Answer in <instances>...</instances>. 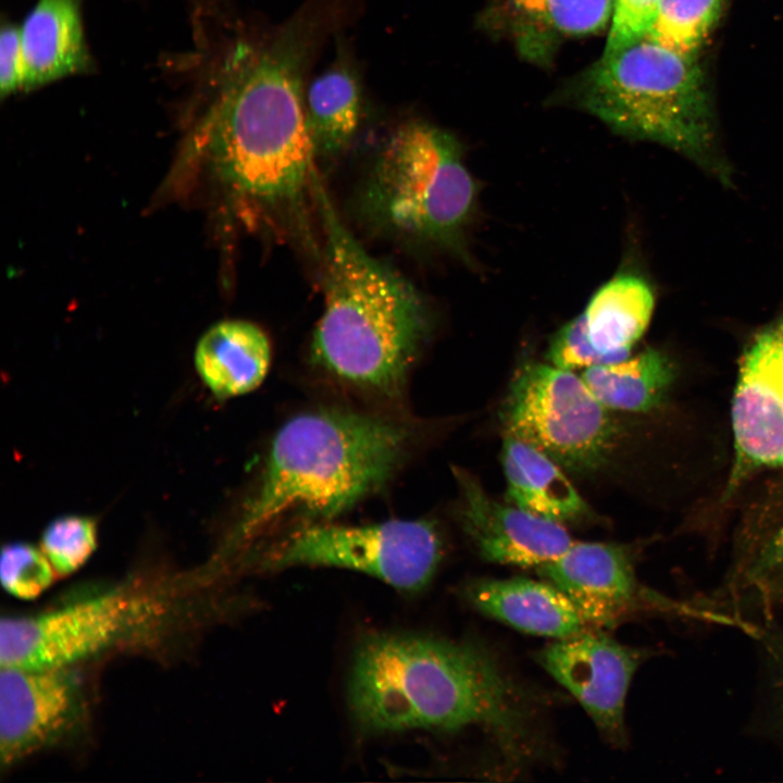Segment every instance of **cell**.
<instances>
[{
	"label": "cell",
	"mask_w": 783,
	"mask_h": 783,
	"mask_svg": "<svg viewBox=\"0 0 783 783\" xmlns=\"http://www.w3.org/2000/svg\"><path fill=\"white\" fill-rule=\"evenodd\" d=\"M315 198L324 228V308L313 333V361L356 388L398 397L431 332L426 302L361 246L320 183Z\"/></svg>",
	"instance_id": "cell-3"
},
{
	"label": "cell",
	"mask_w": 783,
	"mask_h": 783,
	"mask_svg": "<svg viewBox=\"0 0 783 783\" xmlns=\"http://www.w3.org/2000/svg\"><path fill=\"white\" fill-rule=\"evenodd\" d=\"M306 52L297 23L264 47H237L190 140L231 195L273 221L300 213L319 181L301 83Z\"/></svg>",
	"instance_id": "cell-2"
},
{
	"label": "cell",
	"mask_w": 783,
	"mask_h": 783,
	"mask_svg": "<svg viewBox=\"0 0 783 783\" xmlns=\"http://www.w3.org/2000/svg\"><path fill=\"white\" fill-rule=\"evenodd\" d=\"M304 110L316 152L336 153L348 146L359 127L362 92L356 71L337 60L312 80Z\"/></svg>",
	"instance_id": "cell-21"
},
{
	"label": "cell",
	"mask_w": 783,
	"mask_h": 783,
	"mask_svg": "<svg viewBox=\"0 0 783 783\" xmlns=\"http://www.w3.org/2000/svg\"><path fill=\"white\" fill-rule=\"evenodd\" d=\"M501 461L512 505L561 524L591 517L563 469L536 447L505 435Z\"/></svg>",
	"instance_id": "cell-17"
},
{
	"label": "cell",
	"mask_w": 783,
	"mask_h": 783,
	"mask_svg": "<svg viewBox=\"0 0 783 783\" xmlns=\"http://www.w3.org/2000/svg\"><path fill=\"white\" fill-rule=\"evenodd\" d=\"M546 359L557 368L572 372L606 363L591 344L581 313L557 331L548 345Z\"/></svg>",
	"instance_id": "cell-27"
},
{
	"label": "cell",
	"mask_w": 783,
	"mask_h": 783,
	"mask_svg": "<svg viewBox=\"0 0 783 783\" xmlns=\"http://www.w3.org/2000/svg\"><path fill=\"white\" fill-rule=\"evenodd\" d=\"M655 307L650 285L632 273L605 283L581 313L588 339L606 363L627 358L645 333Z\"/></svg>",
	"instance_id": "cell-19"
},
{
	"label": "cell",
	"mask_w": 783,
	"mask_h": 783,
	"mask_svg": "<svg viewBox=\"0 0 783 783\" xmlns=\"http://www.w3.org/2000/svg\"><path fill=\"white\" fill-rule=\"evenodd\" d=\"M580 375L606 408L637 413L661 405L676 370L668 355L649 348L617 362L592 365Z\"/></svg>",
	"instance_id": "cell-20"
},
{
	"label": "cell",
	"mask_w": 783,
	"mask_h": 783,
	"mask_svg": "<svg viewBox=\"0 0 783 783\" xmlns=\"http://www.w3.org/2000/svg\"><path fill=\"white\" fill-rule=\"evenodd\" d=\"M782 661H783V659H782Z\"/></svg>",
	"instance_id": "cell-30"
},
{
	"label": "cell",
	"mask_w": 783,
	"mask_h": 783,
	"mask_svg": "<svg viewBox=\"0 0 783 783\" xmlns=\"http://www.w3.org/2000/svg\"><path fill=\"white\" fill-rule=\"evenodd\" d=\"M24 55L20 27L3 25L0 34V94L10 96L24 90Z\"/></svg>",
	"instance_id": "cell-28"
},
{
	"label": "cell",
	"mask_w": 783,
	"mask_h": 783,
	"mask_svg": "<svg viewBox=\"0 0 783 783\" xmlns=\"http://www.w3.org/2000/svg\"><path fill=\"white\" fill-rule=\"evenodd\" d=\"M522 50L538 54L551 41L598 33L613 0H510Z\"/></svg>",
	"instance_id": "cell-22"
},
{
	"label": "cell",
	"mask_w": 783,
	"mask_h": 783,
	"mask_svg": "<svg viewBox=\"0 0 783 783\" xmlns=\"http://www.w3.org/2000/svg\"><path fill=\"white\" fill-rule=\"evenodd\" d=\"M137 599L100 594L0 623L1 668L67 669L114 642L136 616Z\"/></svg>",
	"instance_id": "cell-9"
},
{
	"label": "cell",
	"mask_w": 783,
	"mask_h": 783,
	"mask_svg": "<svg viewBox=\"0 0 783 783\" xmlns=\"http://www.w3.org/2000/svg\"><path fill=\"white\" fill-rule=\"evenodd\" d=\"M464 593L481 612L525 633L560 639L588 629L569 597L546 580L484 579Z\"/></svg>",
	"instance_id": "cell-15"
},
{
	"label": "cell",
	"mask_w": 783,
	"mask_h": 783,
	"mask_svg": "<svg viewBox=\"0 0 783 783\" xmlns=\"http://www.w3.org/2000/svg\"><path fill=\"white\" fill-rule=\"evenodd\" d=\"M757 574L763 579L766 576H775L776 579L781 574L778 582L783 576V526L778 531L760 557L757 563Z\"/></svg>",
	"instance_id": "cell-29"
},
{
	"label": "cell",
	"mask_w": 783,
	"mask_h": 783,
	"mask_svg": "<svg viewBox=\"0 0 783 783\" xmlns=\"http://www.w3.org/2000/svg\"><path fill=\"white\" fill-rule=\"evenodd\" d=\"M55 574L44 551L30 544L10 543L1 550V584L8 594L17 599L37 598L51 586Z\"/></svg>",
	"instance_id": "cell-25"
},
{
	"label": "cell",
	"mask_w": 783,
	"mask_h": 783,
	"mask_svg": "<svg viewBox=\"0 0 783 783\" xmlns=\"http://www.w3.org/2000/svg\"><path fill=\"white\" fill-rule=\"evenodd\" d=\"M642 656L587 629L556 639L537 654V661L575 697L600 733L620 745L625 741V699Z\"/></svg>",
	"instance_id": "cell-11"
},
{
	"label": "cell",
	"mask_w": 783,
	"mask_h": 783,
	"mask_svg": "<svg viewBox=\"0 0 783 783\" xmlns=\"http://www.w3.org/2000/svg\"><path fill=\"white\" fill-rule=\"evenodd\" d=\"M731 420L735 458L728 494L757 470H783V312L741 356Z\"/></svg>",
	"instance_id": "cell-10"
},
{
	"label": "cell",
	"mask_w": 783,
	"mask_h": 783,
	"mask_svg": "<svg viewBox=\"0 0 783 783\" xmlns=\"http://www.w3.org/2000/svg\"><path fill=\"white\" fill-rule=\"evenodd\" d=\"M476 187L459 142L426 122L399 126L372 163L360 210L398 240L463 253Z\"/></svg>",
	"instance_id": "cell-6"
},
{
	"label": "cell",
	"mask_w": 783,
	"mask_h": 783,
	"mask_svg": "<svg viewBox=\"0 0 783 783\" xmlns=\"http://www.w3.org/2000/svg\"><path fill=\"white\" fill-rule=\"evenodd\" d=\"M581 103L618 134L672 148L729 179L714 145L711 104L696 57L644 38L604 52L581 84Z\"/></svg>",
	"instance_id": "cell-5"
},
{
	"label": "cell",
	"mask_w": 783,
	"mask_h": 783,
	"mask_svg": "<svg viewBox=\"0 0 783 783\" xmlns=\"http://www.w3.org/2000/svg\"><path fill=\"white\" fill-rule=\"evenodd\" d=\"M411 432L394 420L343 409L303 412L275 434L241 523L254 533L288 513L328 520L381 488Z\"/></svg>",
	"instance_id": "cell-4"
},
{
	"label": "cell",
	"mask_w": 783,
	"mask_h": 783,
	"mask_svg": "<svg viewBox=\"0 0 783 783\" xmlns=\"http://www.w3.org/2000/svg\"><path fill=\"white\" fill-rule=\"evenodd\" d=\"M348 709L363 734L478 728L513 761L532 758L535 705L496 657L471 642L395 632L358 643Z\"/></svg>",
	"instance_id": "cell-1"
},
{
	"label": "cell",
	"mask_w": 783,
	"mask_h": 783,
	"mask_svg": "<svg viewBox=\"0 0 783 783\" xmlns=\"http://www.w3.org/2000/svg\"><path fill=\"white\" fill-rule=\"evenodd\" d=\"M725 0H660L647 38L689 57L699 50L717 25Z\"/></svg>",
	"instance_id": "cell-23"
},
{
	"label": "cell",
	"mask_w": 783,
	"mask_h": 783,
	"mask_svg": "<svg viewBox=\"0 0 783 783\" xmlns=\"http://www.w3.org/2000/svg\"><path fill=\"white\" fill-rule=\"evenodd\" d=\"M537 570L569 597L588 626L612 627L645 599L632 556L618 544L573 542Z\"/></svg>",
	"instance_id": "cell-14"
},
{
	"label": "cell",
	"mask_w": 783,
	"mask_h": 783,
	"mask_svg": "<svg viewBox=\"0 0 783 783\" xmlns=\"http://www.w3.org/2000/svg\"><path fill=\"white\" fill-rule=\"evenodd\" d=\"M97 545L95 522L87 517L65 515L53 520L41 536V550L55 573L70 575L82 568Z\"/></svg>",
	"instance_id": "cell-24"
},
{
	"label": "cell",
	"mask_w": 783,
	"mask_h": 783,
	"mask_svg": "<svg viewBox=\"0 0 783 783\" xmlns=\"http://www.w3.org/2000/svg\"><path fill=\"white\" fill-rule=\"evenodd\" d=\"M660 0H613L610 29L604 52L647 38L656 21Z\"/></svg>",
	"instance_id": "cell-26"
},
{
	"label": "cell",
	"mask_w": 783,
	"mask_h": 783,
	"mask_svg": "<svg viewBox=\"0 0 783 783\" xmlns=\"http://www.w3.org/2000/svg\"><path fill=\"white\" fill-rule=\"evenodd\" d=\"M24 90L86 71L79 0H38L20 27Z\"/></svg>",
	"instance_id": "cell-16"
},
{
	"label": "cell",
	"mask_w": 783,
	"mask_h": 783,
	"mask_svg": "<svg viewBox=\"0 0 783 783\" xmlns=\"http://www.w3.org/2000/svg\"><path fill=\"white\" fill-rule=\"evenodd\" d=\"M443 555L442 536L428 520H389L365 525L314 523L274 549L270 567L355 570L407 593L426 587Z\"/></svg>",
	"instance_id": "cell-8"
},
{
	"label": "cell",
	"mask_w": 783,
	"mask_h": 783,
	"mask_svg": "<svg viewBox=\"0 0 783 783\" xmlns=\"http://www.w3.org/2000/svg\"><path fill=\"white\" fill-rule=\"evenodd\" d=\"M67 669L1 668L0 758L12 766L59 737L78 698Z\"/></svg>",
	"instance_id": "cell-12"
},
{
	"label": "cell",
	"mask_w": 783,
	"mask_h": 783,
	"mask_svg": "<svg viewBox=\"0 0 783 783\" xmlns=\"http://www.w3.org/2000/svg\"><path fill=\"white\" fill-rule=\"evenodd\" d=\"M271 346L256 324L227 320L210 327L195 351L197 371L207 387L220 398L256 389L268 374Z\"/></svg>",
	"instance_id": "cell-18"
},
{
	"label": "cell",
	"mask_w": 783,
	"mask_h": 783,
	"mask_svg": "<svg viewBox=\"0 0 783 783\" xmlns=\"http://www.w3.org/2000/svg\"><path fill=\"white\" fill-rule=\"evenodd\" d=\"M505 435L536 447L563 470L593 475L607 469L622 439L621 426L581 375L531 362L513 376L500 408Z\"/></svg>",
	"instance_id": "cell-7"
},
{
	"label": "cell",
	"mask_w": 783,
	"mask_h": 783,
	"mask_svg": "<svg viewBox=\"0 0 783 783\" xmlns=\"http://www.w3.org/2000/svg\"><path fill=\"white\" fill-rule=\"evenodd\" d=\"M462 494L461 522L488 561L539 568L573 543L563 524L494 500L463 470H453Z\"/></svg>",
	"instance_id": "cell-13"
}]
</instances>
